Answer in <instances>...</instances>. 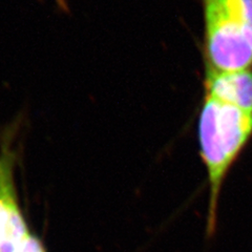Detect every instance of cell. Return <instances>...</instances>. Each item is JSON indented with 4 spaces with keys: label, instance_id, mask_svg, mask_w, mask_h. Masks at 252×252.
Segmentation results:
<instances>
[{
    "label": "cell",
    "instance_id": "obj_2",
    "mask_svg": "<svg viewBox=\"0 0 252 252\" xmlns=\"http://www.w3.org/2000/svg\"><path fill=\"white\" fill-rule=\"evenodd\" d=\"M205 66L216 70H240L252 66V42L222 0H201Z\"/></svg>",
    "mask_w": 252,
    "mask_h": 252
},
{
    "label": "cell",
    "instance_id": "obj_4",
    "mask_svg": "<svg viewBox=\"0 0 252 252\" xmlns=\"http://www.w3.org/2000/svg\"><path fill=\"white\" fill-rule=\"evenodd\" d=\"M204 96L252 114V69L216 70L205 66Z\"/></svg>",
    "mask_w": 252,
    "mask_h": 252
},
{
    "label": "cell",
    "instance_id": "obj_3",
    "mask_svg": "<svg viewBox=\"0 0 252 252\" xmlns=\"http://www.w3.org/2000/svg\"><path fill=\"white\" fill-rule=\"evenodd\" d=\"M17 126L7 127L0 138V252H14L18 243L30 233L14 178L17 151L13 141Z\"/></svg>",
    "mask_w": 252,
    "mask_h": 252
},
{
    "label": "cell",
    "instance_id": "obj_1",
    "mask_svg": "<svg viewBox=\"0 0 252 252\" xmlns=\"http://www.w3.org/2000/svg\"><path fill=\"white\" fill-rule=\"evenodd\" d=\"M251 139L252 114L204 96L198 119V141L209 186L205 228L208 239L214 238L217 231L225 180Z\"/></svg>",
    "mask_w": 252,
    "mask_h": 252
},
{
    "label": "cell",
    "instance_id": "obj_7",
    "mask_svg": "<svg viewBox=\"0 0 252 252\" xmlns=\"http://www.w3.org/2000/svg\"><path fill=\"white\" fill-rule=\"evenodd\" d=\"M56 1L57 5L59 6V9L63 11H67L68 9V4H67V0H55Z\"/></svg>",
    "mask_w": 252,
    "mask_h": 252
},
{
    "label": "cell",
    "instance_id": "obj_5",
    "mask_svg": "<svg viewBox=\"0 0 252 252\" xmlns=\"http://www.w3.org/2000/svg\"><path fill=\"white\" fill-rule=\"evenodd\" d=\"M245 30L252 42V0H222Z\"/></svg>",
    "mask_w": 252,
    "mask_h": 252
},
{
    "label": "cell",
    "instance_id": "obj_6",
    "mask_svg": "<svg viewBox=\"0 0 252 252\" xmlns=\"http://www.w3.org/2000/svg\"><path fill=\"white\" fill-rule=\"evenodd\" d=\"M14 252H46V249L42 241L30 232L18 243Z\"/></svg>",
    "mask_w": 252,
    "mask_h": 252
}]
</instances>
